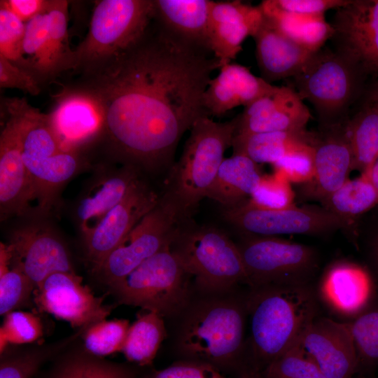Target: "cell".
Listing matches in <instances>:
<instances>
[{"label":"cell","instance_id":"obj_36","mask_svg":"<svg viewBox=\"0 0 378 378\" xmlns=\"http://www.w3.org/2000/svg\"><path fill=\"white\" fill-rule=\"evenodd\" d=\"M83 331L49 345L11 347L0 353V378H33L41 366Z\"/></svg>","mask_w":378,"mask_h":378},{"label":"cell","instance_id":"obj_10","mask_svg":"<svg viewBox=\"0 0 378 378\" xmlns=\"http://www.w3.org/2000/svg\"><path fill=\"white\" fill-rule=\"evenodd\" d=\"M248 286L312 283L318 255L311 246L274 236L241 234L237 242Z\"/></svg>","mask_w":378,"mask_h":378},{"label":"cell","instance_id":"obj_2","mask_svg":"<svg viewBox=\"0 0 378 378\" xmlns=\"http://www.w3.org/2000/svg\"><path fill=\"white\" fill-rule=\"evenodd\" d=\"M248 286L220 293L194 289L172 319V347L178 360L204 363L224 375L253 374L248 361L246 330Z\"/></svg>","mask_w":378,"mask_h":378},{"label":"cell","instance_id":"obj_13","mask_svg":"<svg viewBox=\"0 0 378 378\" xmlns=\"http://www.w3.org/2000/svg\"><path fill=\"white\" fill-rule=\"evenodd\" d=\"M222 216L241 234L324 235L346 228L341 220L324 207L295 204L282 209H265L246 201L232 208H223Z\"/></svg>","mask_w":378,"mask_h":378},{"label":"cell","instance_id":"obj_19","mask_svg":"<svg viewBox=\"0 0 378 378\" xmlns=\"http://www.w3.org/2000/svg\"><path fill=\"white\" fill-rule=\"evenodd\" d=\"M332 25L337 50L365 73L378 74V0H349L337 9Z\"/></svg>","mask_w":378,"mask_h":378},{"label":"cell","instance_id":"obj_41","mask_svg":"<svg viewBox=\"0 0 378 378\" xmlns=\"http://www.w3.org/2000/svg\"><path fill=\"white\" fill-rule=\"evenodd\" d=\"M25 26L13 13L0 6V55L30 74L23 51Z\"/></svg>","mask_w":378,"mask_h":378},{"label":"cell","instance_id":"obj_5","mask_svg":"<svg viewBox=\"0 0 378 378\" xmlns=\"http://www.w3.org/2000/svg\"><path fill=\"white\" fill-rule=\"evenodd\" d=\"M236 120L216 122L199 118L190 130L182 154L171 167L164 193L183 219L191 218L200 202L207 197L225 150L232 147Z\"/></svg>","mask_w":378,"mask_h":378},{"label":"cell","instance_id":"obj_50","mask_svg":"<svg viewBox=\"0 0 378 378\" xmlns=\"http://www.w3.org/2000/svg\"><path fill=\"white\" fill-rule=\"evenodd\" d=\"M362 174H364L378 191V158Z\"/></svg>","mask_w":378,"mask_h":378},{"label":"cell","instance_id":"obj_9","mask_svg":"<svg viewBox=\"0 0 378 378\" xmlns=\"http://www.w3.org/2000/svg\"><path fill=\"white\" fill-rule=\"evenodd\" d=\"M366 74L351 57L337 50L315 52L293 77L295 90L315 107L326 126L340 122L357 97Z\"/></svg>","mask_w":378,"mask_h":378},{"label":"cell","instance_id":"obj_1","mask_svg":"<svg viewBox=\"0 0 378 378\" xmlns=\"http://www.w3.org/2000/svg\"><path fill=\"white\" fill-rule=\"evenodd\" d=\"M218 60L158 20L109 61L79 74L74 83L99 104L110 150L123 165L169 166L183 134L209 116L204 94Z\"/></svg>","mask_w":378,"mask_h":378},{"label":"cell","instance_id":"obj_18","mask_svg":"<svg viewBox=\"0 0 378 378\" xmlns=\"http://www.w3.org/2000/svg\"><path fill=\"white\" fill-rule=\"evenodd\" d=\"M160 199L155 190L141 179L123 200L83 237L87 259L93 270L103 263L139 222L158 204Z\"/></svg>","mask_w":378,"mask_h":378},{"label":"cell","instance_id":"obj_25","mask_svg":"<svg viewBox=\"0 0 378 378\" xmlns=\"http://www.w3.org/2000/svg\"><path fill=\"white\" fill-rule=\"evenodd\" d=\"M139 170L130 165L105 170L88 186L78 200L76 222L83 237L117 205L141 179Z\"/></svg>","mask_w":378,"mask_h":378},{"label":"cell","instance_id":"obj_14","mask_svg":"<svg viewBox=\"0 0 378 378\" xmlns=\"http://www.w3.org/2000/svg\"><path fill=\"white\" fill-rule=\"evenodd\" d=\"M315 289L332 318L348 323L376 304L378 285L367 266L340 259L325 268Z\"/></svg>","mask_w":378,"mask_h":378},{"label":"cell","instance_id":"obj_6","mask_svg":"<svg viewBox=\"0 0 378 378\" xmlns=\"http://www.w3.org/2000/svg\"><path fill=\"white\" fill-rule=\"evenodd\" d=\"M170 248L191 275L197 291L220 293L248 286L237 243L216 227L199 225L191 218L185 219Z\"/></svg>","mask_w":378,"mask_h":378},{"label":"cell","instance_id":"obj_11","mask_svg":"<svg viewBox=\"0 0 378 378\" xmlns=\"http://www.w3.org/2000/svg\"><path fill=\"white\" fill-rule=\"evenodd\" d=\"M183 220L175 204L163 194L158 204L93 272L113 288L145 260L171 244Z\"/></svg>","mask_w":378,"mask_h":378},{"label":"cell","instance_id":"obj_40","mask_svg":"<svg viewBox=\"0 0 378 378\" xmlns=\"http://www.w3.org/2000/svg\"><path fill=\"white\" fill-rule=\"evenodd\" d=\"M41 318L29 312L15 310L4 316L0 328V353L8 346L32 344L43 336Z\"/></svg>","mask_w":378,"mask_h":378},{"label":"cell","instance_id":"obj_7","mask_svg":"<svg viewBox=\"0 0 378 378\" xmlns=\"http://www.w3.org/2000/svg\"><path fill=\"white\" fill-rule=\"evenodd\" d=\"M153 0H100L88 32L74 49V69L81 74L109 61L136 43L154 18Z\"/></svg>","mask_w":378,"mask_h":378},{"label":"cell","instance_id":"obj_49","mask_svg":"<svg viewBox=\"0 0 378 378\" xmlns=\"http://www.w3.org/2000/svg\"><path fill=\"white\" fill-rule=\"evenodd\" d=\"M366 252L368 260L367 267L378 285V227L373 231L368 241Z\"/></svg>","mask_w":378,"mask_h":378},{"label":"cell","instance_id":"obj_45","mask_svg":"<svg viewBox=\"0 0 378 378\" xmlns=\"http://www.w3.org/2000/svg\"><path fill=\"white\" fill-rule=\"evenodd\" d=\"M144 378H230L210 365L178 360L169 367L154 370Z\"/></svg>","mask_w":378,"mask_h":378},{"label":"cell","instance_id":"obj_34","mask_svg":"<svg viewBox=\"0 0 378 378\" xmlns=\"http://www.w3.org/2000/svg\"><path fill=\"white\" fill-rule=\"evenodd\" d=\"M354 169L363 173L378 158V102L368 103L346 123Z\"/></svg>","mask_w":378,"mask_h":378},{"label":"cell","instance_id":"obj_37","mask_svg":"<svg viewBox=\"0 0 378 378\" xmlns=\"http://www.w3.org/2000/svg\"><path fill=\"white\" fill-rule=\"evenodd\" d=\"M34 286L29 279L10 263L7 244H0V314L27 306L33 300Z\"/></svg>","mask_w":378,"mask_h":378},{"label":"cell","instance_id":"obj_26","mask_svg":"<svg viewBox=\"0 0 378 378\" xmlns=\"http://www.w3.org/2000/svg\"><path fill=\"white\" fill-rule=\"evenodd\" d=\"M276 86L253 74L243 65L229 63L220 68L204 94V106L208 115L220 116L239 106L250 105L272 92Z\"/></svg>","mask_w":378,"mask_h":378},{"label":"cell","instance_id":"obj_44","mask_svg":"<svg viewBox=\"0 0 378 378\" xmlns=\"http://www.w3.org/2000/svg\"><path fill=\"white\" fill-rule=\"evenodd\" d=\"M272 166L274 174L290 184L309 183L314 174V143L302 145L288 153Z\"/></svg>","mask_w":378,"mask_h":378},{"label":"cell","instance_id":"obj_3","mask_svg":"<svg viewBox=\"0 0 378 378\" xmlns=\"http://www.w3.org/2000/svg\"><path fill=\"white\" fill-rule=\"evenodd\" d=\"M319 307L312 283L248 286L246 348L252 372L259 374L298 346Z\"/></svg>","mask_w":378,"mask_h":378},{"label":"cell","instance_id":"obj_35","mask_svg":"<svg viewBox=\"0 0 378 378\" xmlns=\"http://www.w3.org/2000/svg\"><path fill=\"white\" fill-rule=\"evenodd\" d=\"M44 378H139L131 365L108 361L87 351L61 358Z\"/></svg>","mask_w":378,"mask_h":378},{"label":"cell","instance_id":"obj_32","mask_svg":"<svg viewBox=\"0 0 378 378\" xmlns=\"http://www.w3.org/2000/svg\"><path fill=\"white\" fill-rule=\"evenodd\" d=\"M167 335L164 318L155 312L142 309L130 326L122 352L128 361L148 366Z\"/></svg>","mask_w":378,"mask_h":378},{"label":"cell","instance_id":"obj_12","mask_svg":"<svg viewBox=\"0 0 378 378\" xmlns=\"http://www.w3.org/2000/svg\"><path fill=\"white\" fill-rule=\"evenodd\" d=\"M66 0H50L46 12L26 23L24 56L29 73L43 87L74 69V49L69 46Z\"/></svg>","mask_w":378,"mask_h":378},{"label":"cell","instance_id":"obj_17","mask_svg":"<svg viewBox=\"0 0 378 378\" xmlns=\"http://www.w3.org/2000/svg\"><path fill=\"white\" fill-rule=\"evenodd\" d=\"M7 245L11 265L21 270L35 288L52 273L75 272L66 246L50 227L36 223L20 227Z\"/></svg>","mask_w":378,"mask_h":378},{"label":"cell","instance_id":"obj_51","mask_svg":"<svg viewBox=\"0 0 378 378\" xmlns=\"http://www.w3.org/2000/svg\"><path fill=\"white\" fill-rule=\"evenodd\" d=\"M369 99L378 102V82L372 88Z\"/></svg>","mask_w":378,"mask_h":378},{"label":"cell","instance_id":"obj_28","mask_svg":"<svg viewBox=\"0 0 378 378\" xmlns=\"http://www.w3.org/2000/svg\"><path fill=\"white\" fill-rule=\"evenodd\" d=\"M262 176L258 164L233 153L222 162L207 197L223 208L238 206L249 200Z\"/></svg>","mask_w":378,"mask_h":378},{"label":"cell","instance_id":"obj_4","mask_svg":"<svg viewBox=\"0 0 378 378\" xmlns=\"http://www.w3.org/2000/svg\"><path fill=\"white\" fill-rule=\"evenodd\" d=\"M1 108L17 119L22 157L32 183L36 211L48 213L55 206L61 188L80 172V155L62 150L48 115L31 106L25 98L1 99Z\"/></svg>","mask_w":378,"mask_h":378},{"label":"cell","instance_id":"obj_48","mask_svg":"<svg viewBox=\"0 0 378 378\" xmlns=\"http://www.w3.org/2000/svg\"><path fill=\"white\" fill-rule=\"evenodd\" d=\"M50 0H1L3 6L20 20L27 23L36 15L46 11Z\"/></svg>","mask_w":378,"mask_h":378},{"label":"cell","instance_id":"obj_46","mask_svg":"<svg viewBox=\"0 0 378 378\" xmlns=\"http://www.w3.org/2000/svg\"><path fill=\"white\" fill-rule=\"evenodd\" d=\"M0 87L20 90L31 95H38L42 88L26 71L0 55Z\"/></svg>","mask_w":378,"mask_h":378},{"label":"cell","instance_id":"obj_24","mask_svg":"<svg viewBox=\"0 0 378 378\" xmlns=\"http://www.w3.org/2000/svg\"><path fill=\"white\" fill-rule=\"evenodd\" d=\"M321 136L316 135L314 174L312 180L304 185L305 196L322 202L339 188L354 169V158L346 124L326 126Z\"/></svg>","mask_w":378,"mask_h":378},{"label":"cell","instance_id":"obj_21","mask_svg":"<svg viewBox=\"0 0 378 378\" xmlns=\"http://www.w3.org/2000/svg\"><path fill=\"white\" fill-rule=\"evenodd\" d=\"M1 111L6 116L0 135V216L3 221L29 213L35 196L22 157L17 119L4 110Z\"/></svg>","mask_w":378,"mask_h":378},{"label":"cell","instance_id":"obj_43","mask_svg":"<svg viewBox=\"0 0 378 378\" xmlns=\"http://www.w3.org/2000/svg\"><path fill=\"white\" fill-rule=\"evenodd\" d=\"M291 184L273 174L263 175L254 189L248 202L265 209H282L295 205Z\"/></svg>","mask_w":378,"mask_h":378},{"label":"cell","instance_id":"obj_38","mask_svg":"<svg viewBox=\"0 0 378 378\" xmlns=\"http://www.w3.org/2000/svg\"><path fill=\"white\" fill-rule=\"evenodd\" d=\"M358 363L357 374L378 366V304L347 323Z\"/></svg>","mask_w":378,"mask_h":378},{"label":"cell","instance_id":"obj_16","mask_svg":"<svg viewBox=\"0 0 378 378\" xmlns=\"http://www.w3.org/2000/svg\"><path fill=\"white\" fill-rule=\"evenodd\" d=\"M47 115L55 137L65 152L80 155L102 137L104 122L99 104L75 83L64 87L57 95L54 107Z\"/></svg>","mask_w":378,"mask_h":378},{"label":"cell","instance_id":"obj_22","mask_svg":"<svg viewBox=\"0 0 378 378\" xmlns=\"http://www.w3.org/2000/svg\"><path fill=\"white\" fill-rule=\"evenodd\" d=\"M263 20L264 15L259 6L238 0L213 2L206 42L220 67L236 58L244 40L255 35Z\"/></svg>","mask_w":378,"mask_h":378},{"label":"cell","instance_id":"obj_23","mask_svg":"<svg viewBox=\"0 0 378 378\" xmlns=\"http://www.w3.org/2000/svg\"><path fill=\"white\" fill-rule=\"evenodd\" d=\"M310 118L309 110L293 88L276 86L234 118V135L304 130Z\"/></svg>","mask_w":378,"mask_h":378},{"label":"cell","instance_id":"obj_30","mask_svg":"<svg viewBox=\"0 0 378 378\" xmlns=\"http://www.w3.org/2000/svg\"><path fill=\"white\" fill-rule=\"evenodd\" d=\"M316 134L300 130L236 134L233 153L242 154L257 164H273L284 155L307 144L314 142Z\"/></svg>","mask_w":378,"mask_h":378},{"label":"cell","instance_id":"obj_29","mask_svg":"<svg viewBox=\"0 0 378 378\" xmlns=\"http://www.w3.org/2000/svg\"><path fill=\"white\" fill-rule=\"evenodd\" d=\"M213 2L210 0H155L154 17L179 37L208 48L207 29Z\"/></svg>","mask_w":378,"mask_h":378},{"label":"cell","instance_id":"obj_42","mask_svg":"<svg viewBox=\"0 0 378 378\" xmlns=\"http://www.w3.org/2000/svg\"><path fill=\"white\" fill-rule=\"evenodd\" d=\"M259 375L260 378H326L299 345L272 362Z\"/></svg>","mask_w":378,"mask_h":378},{"label":"cell","instance_id":"obj_39","mask_svg":"<svg viewBox=\"0 0 378 378\" xmlns=\"http://www.w3.org/2000/svg\"><path fill=\"white\" fill-rule=\"evenodd\" d=\"M130 326L127 319H104L90 325L81 334L85 351L101 358L122 352Z\"/></svg>","mask_w":378,"mask_h":378},{"label":"cell","instance_id":"obj_31","mask_svg":"<svg viewBox=\"0 0 378 378\" xmlns=\"http://www.w3.org/2000/svg\"><path fill=\"white\" fill-rule=\"evenodd\" d=\"M264 16L284 35L312 52L320 49L333 36L334 29L325 14L304 15L276 9L266 0L259 5Z\"/></svg>","mask_w":378,"mask_h":378},{"label":"cell","instance_id":"obj_33","mask_svg":"<svg viewBox=\"0 0 378 378\" xmlns=\"http://www.w3.org/2000/svg\"><path fill=\"white\" fill-rule=\"evenodd\" d=\"M347 227L358 217L378 204V191L364 174L349 178L322 202Z\"/></svg>","mask_w":378,"mask_h":378},{"label":"cell","instance_id":"obj_20","mask_svg":"<svg viewBox=\"0 0 378 378\" xmlns=\"http://www.w3.org/2000/svg\"><path fill=\"white\" fill-rule=\"evenodd\" d=\"M299 346L326 378H354L357 374V356L347 323L318 316Z\"/></svg>","mask_w":378,"mask_h":378},{"label":"cell","instance_id":"obj_53","mask_svg":"<svg viewBox=\"0 0 378 378\" xmlns=\"http://www.w3.org/2000/svg\"><path fill=\"white\" fill-rule=\"evenodd\" d=\"M354 378H365L363 374H356Z\"/></svg>","mask_w":378,"mask_h":378},{"label":"cell","instance_id":"obj_47","mask_svg":"<svg viewBox=\"0 0 378 378\" xmlns=\"http://www.w3.org/2000/svg\"><path fill=\"white\" fill-rule=\"evenodd\" d=\"M273 8L288 13L304 15L325 14L330 9H338L349 0H266Z\"/></svg>","mask_w":378,"mask_h":378},{"label":"cell","instance_id":"obj_8","mask_svg":"<svg viewBox=\"0 0 378 378\" xmlns=\"http://www.w3.org/2000/svg\"><path fill=\"white\" fill-rule=\"evenodd\" d=\"M170 245L111 288L119 303L155 312L164 320L184 308L194 290L192 279Z\"/></svg>","mask_w":378,"mask_h":378},{"label":"cell","instance_id":"obj_15","mask_svg":"<svg viewBox=\"0 0 378 378\" xmlns=\"http://www.w3.org/2000/svg\"><path fill=\"white\" fill-rule=\"evenodd\" d=\"M76 272H57L34 290L33 302L41 312L66 321L73 328H86L110 315L113 305L104 304Z\"/></svg>","mask_w":378,"mask_h":378},{"label":"cell","instance_id":"obj_52","mask_svg":"<svg viewBox=\"0 0 378 378\" xmlns=\"http://www.w3.org/2000/svg\"><path fill=\"white\" fill-rule=\"evenodd\" d=\"M241 378H260L259 374H251L246 376H244Z\"/></svg>","mask_w":378,"mask_h":378},{"label":"cell","instance_id":"obj_27","mask_svg":"<svg viewBox=\"0 0 378 378\" xmlns=\"http://www.w3.org/2000/svg\"><path fill=\"white\" fill-rule=\"evenodd\" d=\"M253 38L262 78L270 83L293 78L314 53L284 35L265 16Z\"/></svg>","mask_w":378,"mask_h":378}]
</instances>
